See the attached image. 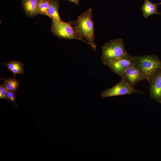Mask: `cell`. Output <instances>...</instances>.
Here are the masks:
<instances>
[{
    "mask_svg": "<svg viewBox=\"0 0 161 161\" xmlns=\"http://www.w3.org/2000/svg\"><path fill=\"white\" fill-rule=\"evenodd\" d=\"M136 64L150 81L151 76L161 67V61L155 55L134 56Z\"/></svg>",
    "mask_w": 161,
    "mask_h": 161,
    "instance_id": "obj_3",
    "label": "cell"
},
{
    "mask_svg": "<svg viewBox=\"0 0 161 161\" xmlns=\"http://www.w3.org/2000/svg\"><path fill=\"white\" fill-rule=\"evenodd\" d=\"M149 95L158 102L161 100V69H158L151 77Z\"/></svg>",
    "mask_w": 161,
    "mask_h": 161,
    "instance_id": "obj_8",
    "label": "cell"
},
{
    "mask_svg": "<svg viewBox=\"0 0 161 161\" xmlns=\"http://www.w3.org/2000/svg\"><path fill=\"white\" fill-rule=\"evenodd\" d=\"M22 5L26 15L33 18L39 14L38 0H22Z\"/></svg>",
    "mask_w": 161,
    "mask_h": 161,
    "instance_id": "obj_9",
    "label": "cell"
},
{
    "mask_svg": "<svg viewBox=\"0 0 161 161\" xmlns=\"http://www.w3.org/2000/svg\"><path fill=\"white\" fill-rule=\"evenodd\" d=\"M92 16V9L90 8L79 16L75 21L70 22L74 25L79 36L95 51L96 44L94 41V28Z\"/></svg>",
    "mask_w": 161,
    "mask_h": 161,
    "instance_id": "obj_1",
    "label": "cell"
},
{
    "mask_svg": "<svg viewBox=\"0 0 161 161\" xmlns=\"http://www.w3.org/2000/svg\"><path fill=\"white\" fill-rule=\"evenodd\" d=\"M159 4H160V2L154 3L149 0H144L143 4L140 7L143 16L147 18L150 16L154 14L161 16V12H159L157 10V6Z\"/></svg>",
    "mask_w": 161,
    "mask_h": 161,
    "instance_id": "obj_10",
    "label": "cell"
},
{
    "mask_svg": "<svg viewBox=\"0 0 161 161\" xmlns=\"http://www.w3.org/2000/svg\"><path fill=\"white\" fill-rule=\"evenodd\" d=\"M69 1L73 2L74 4L78 5L79 3V0H67Z\"/></svg>",
    "mask_w": 161,
    "mask_h": 161,
    "instance_id": "obj_17",
    "label": "cell"
},
{
    "mask_svg": "<svg viewBox=\"0 0 161 161\" xmlns=\"http://www.w3.org/2000/svg\"><path fill=\"white\" fill-rule=\"evenodd\" d=\"M39 6V14L45 15L49 17L47 10L49 5V0H38Z\"/></svg>",
    "mask_w": 161,
    "mask_h": 161,
    "instance_id": "obj_14",
    "label": "cell"
},
{
    "mask_svg": "<svg viewBox=\"0 0 161 161\" xmlns=\"http://www.w3.org/2000/svg\"><path fill=\"white\" fill-rule=\"evenodd\" d=\"M160 4L161 5V0H160Z\"/></svg>",
    "mask_w": 161,
    "mask_h": 161,
    "instance_id": "obj_18",
    "label": "cell"
},
{
    "mask_svg": "<svg viewBox=\"0 0 161 161\" xmlns=\"http://www.w3.org/2000/svg\"><path fill=\"white\" fill-rule=\"evenodd\" d=\"M160 68L161 69V67Z\"/></svg>",
    "mask_w": 161,
    "mask_h": 161,
    "instance_id": "obj_20",
    "label": "cell"
},
{
    "mask_svg": "<svg viewBox=\"0 0 161 161\" xmlns=\"http://www.w3.org/2000/svg\"><path fill=\"white\" fill-rule=\"evenodd\" d=\"M121 77L132 87L139 81L147 80L145 75L136 64L127 69Z\"/></svg>",
    "mask_w": 161,
    "mask_h": 161,
    "instance_id": "obj_7",
    "label": "cell"
},
{
    "mask_svg": "<svg viewBox=\"0 0 161 161\" xmlns=\"http://www.w3.org/2000/svg\"><path fill=\"white\" fill-rule=\"evenodd\" d=\"M1 78L3 80V84L8 90L16 92L20 85V83L15 77L12 78Z\"/></svg>",
    "mask_w": 161,
    "mask_h": 161,
    "instance_id": "obj_13",
    "label": "cell"
},
{
    "mask_svg": "<svg viewBox=\"0 0 161 161\" xmlns=\"http://www.w3.org/2000/svg\"><path fill=\"white\" fill-rule=\"evenodd\" d=\"M137 93H143L130 86L121 78L120 81L114 86L104 90L101 94L103 98Z\"/></svg>",
    "mask_w": 161,
    "mask_h": 161,
    "instance_id": "obj_5",
    "label": "cell"
},
{
    "mask_svg": "<svg viewBox=\"0 0 161 161\" xmlns=\"http://www.w3.org/2000/svg\"><path fill=\"white\" fill-rule=\"evenodd\" d=\"M101 48L102 52L100 59L104 65L109 62L128 54L125 50L122 38L110 40L109 42L105 43Z\"/></svg>",
    "mask_w": 161,
    "mask_h": 161,
    "instance_id": "obj_2",
    "label": "cell"
},
{
    "mask_svg": "<svg viewBox=\"0 0 161 161\" xmlns=\"http://www.w3.org/2000/svg\"><path fill=\"white\" fill-rule=\"evenodd\" d=\"M49 5L47 10L49 17L52 21H61L59 16L58 9L59 1L58 0H49Z\"/></svg>",
    "mask_w": 161,
    "mask_h": 161,
    "instance_id": "obj_11",
    "label": "cell"
},
{
    "mask_svg": "<svg viewBox=\"0 0 161 161\" xmlns=\"http://www.w3.org/2000/svg\"><path fill=\"white\" fill-rule=\"evenodd\" d=\"M1 64L6 66L8 70L12 72L13 73L14 77L17 74L19 75L24 74V65L20 61H12L8 63H2Z\"/></svg>",
    "mask_w": 161,
    "mask_h": 161,
    "instance_id": "obj_12",
    "label": "cell"
},
{
    "mask_svg": "<svg viewBox=\"0 0 161 161\" xmlns=\"http://www.w3.org/2000/svg\"><path fill=\"white\" fill-rule=\"evenodd\" d=\"M8 90L7 89L4 84L0 85V99H6V96Z\"/></svg>",
    "mask_w": 161,
    "mask_h": 161,
    "instance_id": "obj_16",
    "label": "cell"
},
{
    "mask_svg": "<svg viewBox=\"0 0 161 161\" xmlns=\"http://www.w3.org/2000/svg\"><path fill=\"white\" fill-rule=\"evenodd\" d=\"M16 92L8 90L6 96V100L13 103L17 108L18 106L16 100Z\"/></svg>",
    "mask_w": 161,
    "mask_h": 161,
    "instance_id": "obj_15",
    "label": "cell"
},
{
    "mask_svg": "<svg viewBox=\"0 0 161 161\" xmlns=\"http://www.w3.org/2000/svg\"><path fill=\"white\" fill-rule=\"evenodd\" d=\"M136 64L134 56H132L128 53L120 58L107 63L106 65L108 66L114 73L121 76L127 69Z\"/></svg>",
    "mask_w": 161,
    "mask_h": 161,
    "instance_id": "obj_6",
    "label": "cell"
},
{
    "mask_svg": "<svg viewBox=\"0 0 161 161\" xmlns=\"http://www.w3.org/2000/svg\"><path fill=\"white\" fill-rule=\"evenodd\" d=\"M161 104V100L160 101V102H159Z\"/></svg>",
    "mask_w": 161,
    "mask_h": 161,
    "instance_id": "obj_19",
    "label": "cell"
},
{
    "mask_svg": "<svg viewBox=\"0 0 161 161\" xmlns=\"http://www.w3.org/2000/svg\"><path fill=\"white\" fill-rule=\"evenodd\" d=\"M51 31L53 34L60 38L67 39H76L86 43L78 35L74 27L72 26L71 22L62 21H52Z\"/></svg>",
    "mask_w": 161,
    "mask_h": 161,
    "instance_id": "obj_4",
    "label": "cell"
}]
</instances>
